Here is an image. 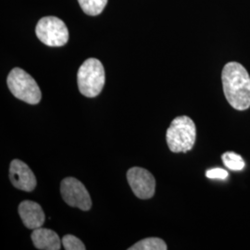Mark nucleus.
Masks as SVG:
<instances>
[{
	"instance_id": "1",
	"label": "nucleus",
	"mask_w": 250,
	"mask_h": 250,
	"mask_svg": "<svg viewBox=\"0 0 250 250\" xmlns=\"http://www.w3.org/2000/svg\"><path fill=\"white\" fill-rule=\"evenodd\" d=\"M224 96L234 109L250 107V76L240 63H227L222 72Z\"/></svg>"
},
{
	"instance_id": "5",
	"label": "nucleus",
	"mask_w": 250,
	"mask_h": 250,
	"mask_svg": "<svg viewBox=\"0 0 250 250\" xmlns=\"http://www.w3.org/2000/svg\"><path fill=\"white\" fill-rule=\"evenodd\" d=\"M36 36L48 46H62L69 40V30L61 19L48 16L41 19L36 27Z\"/></svg>"
},
{
	"instance_id": "15",
	"label": "nucleus",
	"mask_w": 250,
	"mask_h": 250,
	"mask_svg": "<svg viewBox=\"0 0 250 250\" xmlns=\"http://www.w3.org/2000/svg\"><path fill=\"white\" fill-rule=\"evenodd\" d=\"M206 176L209 179L224 180V179L228 177V172L224 169H221V168H214V169H211V170H207Z\"/></svg>"
},
{
	"instance_id": "2",
	"label": "nucleus",
	"mask_w": 250,
	"mask_h": 250,
	"mask_svg": "<svg viewBox=\"0 0 250 250\" xmlns=\"http://www.w3.org/2000/svg\"><path fill=\"white\" fill-rule=\"evenodd\" d=\"M197 139V127L188 116L176 117L166 132V141L173 153L189 151Z\"/></svg>"
},
{
	"instance_id": "10",
	"label": "nucleus",
	"mask_w": 250,
	"mask_h": 250,
	"mask_svg": "<svg viewBox=\"0 0 250 250\" xmlns=\"http://www.w3.org/2000/svg\"><path fill=\"white\" fill-rule=\"evenodd\" d=\"M31 238L37 250H61L62 244L56 232L42 227L35 229L32 232Z\"/></svg>"
},
{
	"instance_id": "12",
	"label": "nucleus",
	"mask_w": 250,
	"mask_h": 250,
	"mask_svg": "<svg viewBox=\"0 0 250 250\" xmlns=\"http://www.w3.org/2000/svg\"><path fill=\"white\" fill-rule=\"evenodd\" d=\"M84 13L90 16L99 15L107 4V0H78Z\"/></svg>"
},
{
	"instance_id": "3",
	"label": "nucleus",
	"mask_w": 250,
	"mask_h": 250,
	"mask_svg": "<svg viewBox=\"0 0 250 250\" xmlns=\"http://www.w3.org/2000/svg\"><path fill=\"white\" fill-rule=\"evenodd\" d=\"M81 94L86 98L98 97L105 84V70L99 60L91 58L81 65L77 72Z\"/></svg>"
},
{
	"instance_id": "4",
	"label": "nucleus",
	"mask_w": 250,
	"mask_h": 250,
	"mask_svg": "<svg viewBox=\"0 0 250 250\" xmlns=\"http://www.w3.org/2000/svg\"><path fill=\"white\" fill-rule=\"evenodd\" d=\"M7 83L11 94L30 105H36L42 99V93L36 80L21 68H14L9 72Z\"/></svg>"
},
{
	"instance_id": "6",
	"label": "nucleus",
	"mask_w": 250,
	"mask_h": 250,
	"mask_svg": "<svg viewBox=\"0 0 250 250\" xmlns=\"http://www.w3.org/2000/svg\"><path fill=\"white\" fill-rule=\"evenodd\" d=\"M63 200L71 207L87 211L92 207V200L87 189L83 183L73 177L63 179L61 184Z\"/></svg>"
},
{
	"instance_id": "11",
	"label": "nucleus",
	"mask_w": 250,
	"mask_h": 250,
	"mask_svg": "<svg viewBox=\"0 0 250 250\" xmlns=\"http://www.w3.org/2000/svg\"><path fill=\"white\" fill-rule=\"evenodd\" d=\"M129 250H166L168 247L166 243L158 237H149L137 242L128 249Z\"/></svg>"
},
{
	"instance_id": "8",
	"label": "nucleus",
	"mask_w": 250,
	"mask_h": 250,
	"mask_svg": "<svg viewBox=\"0 0 250 250\" xmlns=\"http://www.w3.org/2000/svg\"><path fill=\"white\" fill-rule=\"evenodd\" d=\"M9 179L15 188L25 192H32L36 187V178L33 170L26 163L20 160L10 162Z\"/></svg>"
},
{
	"instance_id": "7",
	"label": "nucleus",
	"mask_w": 250,
	"mask_h": 250,
	"mask_svg": "<svg viewBox=\"0 0 250 250\" xmlns=\"http://www.w3.org/2000/svg\"><path fill=\"white\" fill-rule=\"evenodd\" d=\"M127 181L134 195L140 199H149L155 194L156 181L148 170L134 167L127 171Z\"/></svg>"
},
{
	"instance_id": "13",
	"label": "nucleus",
	"mask_w": 250,
	"mask_h": 250,
	"mask_svg": "<svg viewBox=\"0 0 250 250\" xmlns=\"http://www.w3.org/2000/svg\"><path fill=\"white\" fill-rule=\"evenodd\" d=\"M224 165L232 170H242L245 168V161L240 155L234 152H225L222 156Z\"/></svg>"
},
{
	"instance_id": "14",
	"label": "nucleus",
	"mask_w": 250,
	"mask_h": 250,
	"mask_svg": "<svg viewBox=\"0 0 250 250\" xmlns=\"http://www.w3.org/2000/svg\"><path fill=\"white\" fill-rule=\"evenodd\" d=\"M63 247L66 250H85L86 248L84 244L81 241L80 239L72 234H66L63 236L62 239Z\"/></svg>"
},
{
	"instance_id": "9",
	"label": "nucleus",
	"mask_w": 250,
	"mask_h": 250,
	"mask_svg": "<svg viewBox=\"0 0 250 250\" xmlns=\"http://www.w3.org/2000/svg\"><path fill=\"white\" fill-rule=\"evenodd\" d=\"M19 215L24 224V226L35 230L45 223V216L43 208L38 203L31 201V200H24L22 201L18 208Z\"/></svg>"
}]
</instances>
